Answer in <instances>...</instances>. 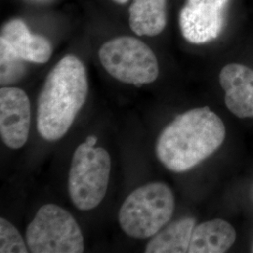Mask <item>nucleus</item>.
<instances>
[{"instance_id":"f03ea898","label":"nucleus","mask_w":253,"mask_h":253,"mask_svg":"<svg viewBox=\"0 0 253 253\" xmlns=\"http://www.w3.org/2000/svg\"><path fill=\"white\" fill-rule=\"evenodd\" d=\"M88 94L85 67L73 54L64 56L46 77L38 98L37 128L46 141L63 137Z\"/></svg>"},{"instance_id":"39448f33","label":"nucleus","mask_w":253,"mask_h":253,"mask_svg":"<svg viewBox=\"0 0 253 253\" xmlns=\"http://www.w3.org/2000/svg\"><path fill=\"white\" fill-rule=\"evenodd\" d=\"M27 247L32 253H82L84 241L73 215L54 204L42 206L28 224Z\"/></svg>"},{"instance_id":"1a4fd4ad","label":"nucleus","mask_w":253,"mask_h":253,"mask_svg":"<svg viewBox=\"0 0 253 253\" xmlns=\"http://www.w3.org/2000/svg\"><path fill=\"white\" fill-rule=\"evenodd\" d=\"M219 84L225 91L228 110L239 118H253V70L242 64L224 66Z\"/></svg>"},{"instance_id":"ddd939ff","label":"nucleus","mask_w":253,"mask_h":253,"mask_svg":"<svg viewBox=\"0 0 253 253\" xmlns=\"http://www.w3.org/2000/svg\"><path fill=\"white\" fill-rule=\"evenodd\" d=\"M196 220L192 217H183L172 221L152 236L145 247L146 253H189L190 239Z\"/></svg>"},{"instance_id":"423d86ee","label":"nucleus","mask_w":253,"mask_h":253,"mask_svg":"<svg viewBox=\"0 0 253 253\" xmlns=\"http://www.w3.org/2000/svg\"><path fill=\"white\" fill-rule=\"evenodd\" d=\"M99 58L111 76L136 86L153 83L160 73L151 48L134 37H118L106 42L100 48Z\"/></svg>"},{"instance_id":"9b49d317","label":"nucleus","mask_w":253,"mask_h":253,"mask_svg":"<svg viewBox=\"0 0 253 253\" xmlns=\"http://www.w3.org/2000/svg\"><path fill=\"white\" fill-rule=\"evenodd\" d=\"M236 235L235 228L224 219L205 221L193 229L189 253H226L235 244Z\"/></svg>"},{"instance_id":"f257e3e1","label":"nucleus","mask_w":253,"mask_h":253,"mask_svg":"<svg viewBox=\"0 0 253 253\" xmlns=\"http://www.w3.org/2000/svg\"><path fill=\"white\" fill-rule=\"evenodd\" d=\"M225 137L224 123L216 113L208 106L191 109L163 129L156 155L168 170L187 172L216 152Z\"/></svg>"},{"instance_id":"4468645a","label":"nucleus","mask_w":253,"mask_h":253,"mask_svg":"<svg viewBox=\"0 0 253 253\" xmlns=\"http://www.w3.org/2000/svg\"><path fill=\"white\" fill-rule=\"evenodd\" d=\"M1 56V84H9L17 81L25 73V66L21 57L15 54L4 41L0 40Z\"/></svg>"},{"instance_id":"9d476101","label":"nucleus","mask_w":253,"mask_h":253,"mask_svg":"<svg viewBox=\"0 0 253 253\" xmlns=\"http://www.w3.org/2000/svg\"><path fill=\"white\" fill-rule=\"evenodd\" d=\"M0 40L23 60L32 63H46L53 54V46L45 37L30 32L25 22L12 19L1 30Z\"/></svg>"},{"instance_id":"6e6552de","label":"nucleus","mask_w":253,"mask_h":253,"mask_svg":"<svg viewBox=\"0 0 253 253\" xmlns=\"http://www.w3.org/2000/svg\"><path fill=\"white\" fill-rule=\"evenodd\" d=\"M31 123V106L27 93L21 88L3 86L0 89V134L10 149L26 145Z\"/></svg>"},{"instance_id":"20e7f679","label":"nucleus","mask_w":253,"mask_h":253,"mask_svg":"<svg viewBox=\"0 0 253 253\" xmlns=\"http://www.w3.org/2000/svg\"><path fill=\"white\" fill-rule=\"evenodd\" d=\"M111 172V158L102 147L83 143L74 151L69 173V194L75 208L88 211L104 199Z\"/></svg>"},{"instance_id":"dca6fc26","label":"nucleus","mask_w":253,"mask_h":253,"mask_svg":"<svg viewBox=\"0 0 253 253\" xmlns=\"http://www.w3.org/2000/svg\"><path fill=\"white\" fill-rule=\"evenodd\" d=\"M97 142H98V137L95 135L88 136L85 141V143L90 146H95L97 145Z\"/></svg>"},{"instance_id":"7ed1b4c3","label":"nucleus","mask_w":253,"mask_h":253,"mask_svg":"<svg viewBox=\"0 0 253 253\" xmlns=\"http://www.w3.org/2000/svg\"><path fill=\"white\" fill-rule=\"evenodd\" d=\"M174 207V196L166 184L148 183L126 197L119 210L118 221L126 235L146 239L168 224Z\"/></svg>"},{"instance_id":"2eb2a0df","label":"nucleus","mask_w":253,"mask_h":253,"mask_svg":"<svg viewBox=\"0 0 253 253\" xmlns=\"http://www.w3.org/2000/svg\"><path fill=\"white\" fill-rule=\"evenodd\" d=\"M27 244L18 230L7 219L0 218V253H27Z\"/></svg>"},{"instance_id":"f8f14e48","label":"nucleus","mask_w":253,"mask_h":253,"mask_svg":"<svg viewBox=\"0 0 253 253\" xmlns=\"http://www.w3.org/2000/svg\"><path fill=\"white\" fill-rule=\"evenodd\" d=\"M128 24L138 36L161 34L167 24V0H132Z\"/></svg>"},{"instance_id":"f3484780","label":"nucleus","mask_w":253,"mask_h":253,"mask_svg":"<svg viewBox=\"0 0 253 253\" xmlns=\"http://www.w3.org/2000/svg\"><path fill=\"white\" fill-rule=\"evenodd\" d=\"M116 3H118V4H125L126 3L128 0H114Z\"/></svg>"},{"instance_id":"0eeeda50","label":"nucleus","mask_w":253,"mask_h":253,"mask_svg":"<svg viewBox=\"0 0 253 253\" xmlns=\"http://www.w3.org/2000/svg\"><path fill=\"white\" fill-rule=\"evenodd\" d=\"M230 0H187L179 14L182 36L194 44L216 40L224 26Z\"/></svg>"}]
</instances>
